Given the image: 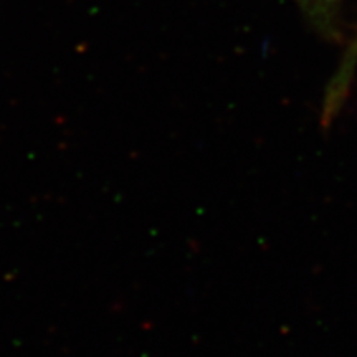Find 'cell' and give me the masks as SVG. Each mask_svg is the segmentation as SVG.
I'll return each mask as SVG.
<instances>
[{
  "instance_id": "1",
  "label": "cell",
  "mask_w": 357,
  "mask_h": 357,
  "mask_svg": "<svg viewBox=\"0 0 357 357\" xmlns=\"http://www.w3.org/2000/svg\"><path fill=\"white\" fill-rule=\"evenodd\" d=\"M356 61H357V37L354 42H352L349 50H347L346 60L342 61L341 68H339L337 75L333 79L331 88H329L328 91V96H326L324 118H333V116L336 114L341 101L344 100L347 86H349L351 78H352V68H354Z\"/></svg>"
},
{
  "instance_id": "2",
  "label": "cell",
  "mask_w": 357,
  "mask_h": 357,
  "mask_svg": "<svg viewBox=\"0 0 357 357\" xmlns=\"http://www.w3.org/2000/svg\"><path fill=\"white\" fill-rule=\"evenodd\" d=\"M300 2L310 10L323 13L331 10V7L336 6L339 0H300Z\"/></svg>"
}]
</instances>
